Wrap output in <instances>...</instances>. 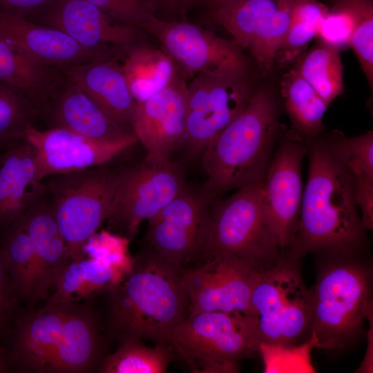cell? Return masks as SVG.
I'll return each instance as SVG.
<instances>
[{"mask_svg":"<svg viewBox=\"0 0 373 373\" xmlns=\"http://www.w3.org/2000/svg\"><path fill=\"white\" fill-rule=\"evenodd\" d=\"M12 368L10 351L0 344V373L8 372Z\"/></svg>","mask_w":373,"mask_h":373,"instance_id":"b9f144b4","label":"cell"},{"mask_svg":"<svg viewBox=\"0 0 373 373\" xmlns=\"http://www.w3.org/2000/svg\"><path fill=\"white\" fill-rule=\"evenodd\" d=\"M307 147L292 129L281 131L262 180L263 217L281 251L289 246L298 229L304 189L301 167Z\"/></svg>","mask_w":373,"mask_h":373,"instance_id":"8fae6325","label":"cell"},{"mask_svg":"<svg viewBox=\"0 0 373 373\" xmlns=\"http://www.w3.org/2000/svg\"><path fill=\"white\" fill-rule=\"evenodd\" d=\"M183 271L151 247L137 254L129 273L105 292L102 327L108 341L169 345L173 330L189 314Z\"/></svg>","mask_w":373,"mask_h":373,"instance_id":"7a4b0ae2","label":"cell"},{"mask_svg":"<svg viewBox=\"0 0 373 373\" xmlns=\"http://www.w3.org/2000/svg\"><path fill=\"white\" fill-rule=\"evenodd\" d=\"M169 345H144L142 340H128L105 357L99 372L164 373L175 356Z\"/></svg>","mask_w":373,"mask_h":373,"instance_id":"836d02e7","label":"cell"},{"mask_svg":"<svg viewBox=\"0 0 373 373\" xmlns=\"http://www.w3.org/2000/svg\"><path fill=\"white\" fill-rule=\"evenodd\" d=\"M186 117L187 83L180 75L155 95L137 102L132 132L145 151L144 158L171 160L173 152L184 145Z\"/></svg>","mask_w":373,"mask_h":373,"instance_id":"e0dca14e","label":"cell"},{"mask_svg":"<svg viewBox=\"0 0 373 373\" xmlns=\"http://www.w3.org/2000/svg\"><path fill=\"white\" fill-rule=\"evenodd\" d=\"M329 5L316 40L341 51L351 48L368 84L373 82V0H324Z\"/></svg>","mask_w":373,"mask_h":373,"instance_id":"603a6c76","label":"cell"},{"mask_svg":"<svg viewBox=\"0 0 373 373\" xmlns=\"http://www.w3.org/2000/svg\"><path fill=\"white\" fill-rule=\"evenodd\" d=\"M262 180L237 189L227 198H217L212 202L202 262L216 256H231L258 272H265L277 263L281 250L263 217Z\"/></svg>","mask_w":373,"mask_h":373,"instance_id":"8992f818","label":"cell"},{"mask_svg":"<svg viewBox=\"0 0 373 373\" xmlns=\"http://www.w3.org/2000/svg\"><path fill=\"white\" fill-rule=\"evenodd\" d=\"M229 1L231 0H195V1L201 2L211 8V10H213Z\"/></svg>","mask_w":373,"mask_h":373,"instance_id":"7bdbcfd3","label":"cell"},{"mask_svg":"<svg viewBox=\"0 0 373 373\" xmlns=\"http://www.w3.org/2000/svg\"><path fill=\"white\" fill-rule=\"evenodd\" d=\"M328 8L321 0H294L275 64L282 67L295 62L309 42L316 37Z\"/></svg>","mask_w":373,"mask_h":373,"instance_id":"d6a6232c","label":"cell"},{"mask_svg":"<svg viewBox=\"0 0 373 373\" xmlns=\"http://www.w3.org/2000/svg\"><path fill=\"white\" fill-rule=\"evenodd\" d=\"M307 145L308 175L298 229L281 253L300 261L309 253L364 251L367 238L355 200V180L333 132Z\"/></svg>","mask_w":373,"mask_h":373,"instance_id":"6da1fadb","label":"cell"},{"mask_svg":"<svg viewBox=\"0 0 373 373\" xmlns=\"http://www.w3.org/2000/svg\"><path fill=\"white\" fill-rule=\"evenodd\" d=\"M50 24L100 59L120 57L142 42L145 33L114 19L87 0H60Z\"/></svg>","mask_w":373,"mask_h":373,"instance_id":"ac0fdd59","label":"cell"},{"mask_svg":"<svg viewBox=\"0 0 373 373\" xmlns=\"http://www.w3.org/2000/svg\"><path fill=\"white\" fill-rule=\"evenodd\" d=\"M294 0H231L212 10L215 21L254 59L263 76L276 65Z\"/></svg>","mask_w":373,"mask_h":373,"instance_id":"5bb4252c","label":"cell"},{"mask_svg":"<svg viewBox=\"0 0 373 373\" xmlns=\"http://www.w3.org/2000/svg\"><path fill=\"white\" fill-rule=\"evenodd\" d=\"M300 261L281 253L277 263L260 272L251 296V316L259 344L291 346L311 334L312 298Z\"/></svg>","mask_w":373,"mask_h":373,"instance_id":"52a82bcc","label":"cell"},{"mask_svg":"<svg viewBox=\"0 0 373 373\" xmlns=\"http://www.w3.org/2000/svg\"><path fill=\"white\" fill-rule=\"evenodd\" d=\"M18 297L0 240V333L2 334L10 321L13 320Z\"/></svg>","mask_w":373,"mask_h":373,"instance_id":"74e56055","label":"cell"},{"mask_svg":"<svg viewBox=\"0 0 373 373\" xmlns=\"http://www.w3.org/2000/svg\"><path fill=\"white\" fill-rule=\"evenodd\" d=\"M280 93L293 131L307 142L323 133L329 105L294 67L283 76Z\"/></svg>","mask_w":373,"mask_h":373,"instance_id":"f1b7e54d","label":"cell"},{"mask_svg":"<svg viewBox=\"0 0 373 373\" xmlns=\"http://www.w3.org/2000/svg\"><path fill=\"white\" fill-rule=\"evenodd\" d=\"M181 166L171 160L140 163L120 170L115 203L108 221L124 237L132 238L140 224L157 213L182 191Z\"/></svg>","mask_w":373,"mask_h":373,"instance_id":"4fadbf2b","label":"cell"},{"mask_svg":"<svg viewBox=\"0 0 373 373\" xmlns=\"http://www.w3.org/2000/svg\"><path fill=\"white\" fill-rule=\"evenodd\" d=\"M336 143L355 180V195H373V132L347 137L334 131Z\"/></svg>","mask_w":373,"mask_h":373,"instance_id":"d590c367","label":"cell"},{"mask_svg":"<svg viewBox=\"0 0 373 373\" xmlns=\"http://www.w3.org/2000/svg\"><path fill=\"white\" fill-rule=\"evenodd\" d=\"M24 137L32 146L39 178L100 166L138 142L134 134L115 141H99L69 130L28 126Z\"/></svg>","mask_w":373,"mask_h":373,"instance_id":"2e32d148","label":"cell"},{"mask_svg":"<svg viewBox=\"0 0 373 373\" xmlns=\"http://www.w3.org/2000/svg\"><path fill=\"white\" fill-rule=\"evenodd\" d=\"M114 19L143 31L156 16L151 0H87Z\"/></svg>","mask_w":373,"mask_h":373,"instance_id":"8d00e7d4","label":"cell"},{"mask_svg":"<svg viewBox=\"0 0 373 373\" xmlns=\"http://www.w3.org/2000/svg\"><path fill=\"white\" fill-rule=\"evenodd\" d=\"M294 64L293 67L328 105L343 92V66L338 50L316 40Z\"/></svg>","mask_w":373,"mask_h":373,"instance_id":"4dcf8cb0","label":"cell"},{"mask_svg":"<svg viewBox=\"0 0 373 373\" xmlns=\"http://www.w3.org/2000/svg\"><path fill=\"white\" fill-rule=\"evenodd\" d=\"M259 274L244 261L226 255L183 271L189 314L224 312L251 316V296Z\"/></svg>","mask_w":373,"mask_h":373,"instance_id":"9a60e30c","label":"cell"},{"mask_svg":"<svg viewBox=\"0 0 373 373\" xmlns=\"http://www.w3.org/2000/svg\"><path fill=\"white\" fill-rule=\"evenodd\" d=\"M23 218L32 240L35 258V303L40 299H46L49 291L55 287L71 258L44 193L30 206Z\"/></svg>","mask_w":373,"mask_h":373,"instance_id":"484cf974","label":"cell"},{"mask_svg":"<svg viewBox=\"0 0 373 373\" xmlns=\"http://www.w3.org/2000/svg\"><path fill=\"white\" fill-rule=\"evenodd\" d=\"M40 115L38 105L23 91L0 82V146L24 136Z\"/></svg>","mask_w":373,"mask_h":373,"instance_id":"e575fe53","label":"cell"},{"mask_svg":"<svg viewBox=\"0 0 373 373\" xmlns=\"http://www.w3.org/2000/svg\"><path fill=\"white\" fill-rule=\"evenodd\" d=\"M0 38L50 67L102 60L57 28L36 24L24 17L1 10Z\"/></svg>","mask_w":373,"mask_h":373,"instance_id":"cb8c5ba5","label":"cell"},{"mask_svg":"<svg viewBox=\"0 0 373 373\" xmlns=\"http://www.w3.org/2000/svg\"><path fill=\"white\" fill-rule=\"evenodd\" d=\"M59 72V71H58ZM52 127L99 141H115L131 134L123 129L81 88L59 75L41 110Z\"/></svg>","mask_w":373,"mask_h":373,"instance_id":"7402d4cb","label":"cell"},{"mask_svg":"<svg viewBox=\"0 0 373 373\" xmlns=\"http://www.w3.org/2000/svg\"><path fill=\"white\" fill-rule=\"evenodd\" d=\"M367 321L369 324V329L367 331V350L363 358V361L361 363L359 367L356 370L357 372H372L373 370V312H371L367 318Z\"/></svg>","mask_w":373,"mask_h":373,"instance_id":"ab89813d","label":"cell"},{"mask_svg":"<svg viewBox=\"0 0 373 373\" xmlns=\"http://www.w3.org/2000/svg\"><path fill=\"white\" fill-rule=\"evenodd\" d=\"M216 200L206 188L184 185L182 191L148 220L146 239L158 255L178 268L202 256Z\"/></svg>","mask_w":373,"mask_h":373,"instance_id":"7c38bea8","label":"cell"},{"mask_svg":"<svg viewBox=\"0 0 373 373\" xmlns=\"http://www.w3.org/2000/svg\"><path fill=\"white\" fill-rule=\"evenodd\" d=\"M102 330V323L95 311L86 303L75 302L59 341L39 372H99L108 354V339Z\"/></svg>","mask_w":373,"mask_h":373,"instance_id":"d6986e66","label":"cell"},{"mask_svg":"<svg viewBox=\"0 0 373 373\" xmlns=\"http://www.w3.org/2000/svg\"><path fill=\"white\" fill-rule=\"evenodd\" d=\"M118 59L136 102L155 95L180 75L175 63L162 48L143 41L131 47Z\"/></svg>","mask_w":373,"mask_h":373,"instance_id":"83f0119b","label":"cell"},{"mask_svg":"<svg viewBox=\"0 0 373 373\" xmlns=\"http://www.w3.org/2000/svg\"><path fill=\"white\" fill-rule=\"evenodd\" d=\"M75 302L48 303L37 311L14 317L12 368L39 372L63 334Z\"/></svg>","mask_w":373,"mask_h":373,"instance_id":"d4e9b609","label":"cell"},{"mask_svg":"<svg viewBox=\"0 0 373 373\" xmlns=\"http://www.w3.org/2000/svg\"><path fill=\"white\" fill-rule=\"evenodd\" d=\"M364 251L318 254L316 283L311 289V334L316 347L342 350L357 339L373 312L372 269Z\"/></svg>","mask_w":373,"mask_h":373,"instance_id":"277c9868","label":"cell"},{"mask_svg":"<svg viewBox=\"0 0 373 373\" xmlns=\"http://www.w3.org/2000/svg\"><path fill=\"white\" fill-rule=\"evenodd\" d=\"M119 182L120 170L99 166L43 180L44 194L71 260L85 256L87 242L111 216Z\"/></svg>","mask_w":373,"mask_h":373,"instance_id":"5b68a950","label":"cell"},{"mask_svg":"<svg viewBox=\"0 0 373 373\" xmlns=\"http://www.w3.org/2000/svg\"><path fill=\"white\" fill-rule=\"evenodd\" d=\"M155 12L159 8L170 12L184 14L189 6L195 0H151Z\"/></svg>","mask_w":373,"mask_h":373,"instance_id":"60d3db41","label":"cell"},{"mask_svg":"<svg viewBox=\"0 0 373 373\" xmlns=\"http://www.w3.org/2000/svg\"><path fill=\"white\" fill-rule=\"evenodd\" d=\"M143 32L160 41L186 79L202 73L247 75L249 61L233 40L195 23L155 17Z\"/></svg>","mask_w":373,"mask_h":373,"instance_id":"9c48e42d","label":"cell"},{"mask_svg":"<svg viewBox=\"0 0 373 373\" xmlns=\"http://www.w3.org/2000/svg\"><path fill=\"white\" fill-rule=\"evenodd\" d=\"M128 250L106 256L72 259L55 286L48 303H73L106 292L119 283L133 265Z\"/></svg>","mask_w":373,"mask_h":373,"instance_id":"4316f807","label":"cell"},{"mask_svg":"<svg viewBox=\"0 0 373 373\" xmlns=\"http://www.w3.org/2000/svg\"><path fill=\"white\" fill-rule=\"evenodd\" d=\"M169 345L197 372H236L238 363L259 353L252 316L239 312L188 314Z\"/></svg>","mask_w":373,"mask_h":373,"instance_id":"ba28073f","label":"cell"},{"mask_svg":"<svg viewBox=\"0 0 373 373\" xmlns=\"http://www.w3.org/2000/svg\"><path fill=\"white\" fill-rule=\"evenodd\" d=\"M50 0H0V10L23 16V13L40 8Z\"/></svg>","mask_w":373,"mask_h":373,"instance_id":"f35d334b","label":"cell"},{"mask_svg":"<svg viewBox=\"0 0 373 373\" xmlns=\"http://www.w3.org/2000/svg\"><path fill=\"white\" fill-rule=\"evenodd\" d=\"M61 75L86 93L115 123L132 133L137 102L118 57L57 67Z\"/></svg>","mask_w":373,"mask_h":373,"instance_id":"44dd1931","label":"cell"},{"mask_svg":"<svg viewBox=\"0 0 373 373\" xmlns=\"http://www.w3.org/2000/svg\"><path fill=\"white\" fill-rule=\"evenodd\" d=\"M3 148L0 153V238L44 191L35 151L24 136Z\"/></svg>","mask_w":373,"mask_h":373,"instance_id":"ffe728a7","label":"cell"},{"mask_svg":"<svg viewBox=\"0 0 373 373\" xmlns=\"http://www.w3.org/2000/svg\"><path fill=\"white\" fill-rule=\"evenodd\" d=\"M57 68L42 64L0 38V82L26 93L40 113L58 77Z\"/></svg>","mask_w":373,"mask_h":373,"instance_id":"f546056e","label":"cell"},{"mask_svg":"<svg viewBox=\"0 0 373 373\" xmlns=\"http://www.w3.org/2000/svg\"><path fill=\"white\" fill-rule=\"evenodd\" d=\"M273 93L254 91L243 111L207 146L200 159L206 189L216 199L264 178L281 132Z\"/></svg>","mask_w":373,"mask_h":373,"instance_id":"3957f363","label":"cell"},{"mask_svg":"<svg viewBox=\"0 0 373 373\" xmlns=\"http://www.w3.org/2000/svg\"><path fill=\"white\" fill-rule=\"evenodd\" d=\"M0 240L18 298L33 303L36 264L32 240L23 216L15 222Z\"/></svg>","mask_w":373,"mask_h":373,"instance_id":"1f68e13d","label":"cell"},{"mask_svg":"<svg viewBox=\"0 0 373 373\" xmlns=\"http://www.w3.org/2000/svg\"><path fill=\"white\" fill-rule=\"evenodd\" d=\"M255 90L247 75L202 73L187 84V117L183 146L200 157L208 144L246 107Z\"/></svg>","mask_w":373,"mask_h":373,"instance_id":"30bf717a","label":"cell"}]
</instances>
